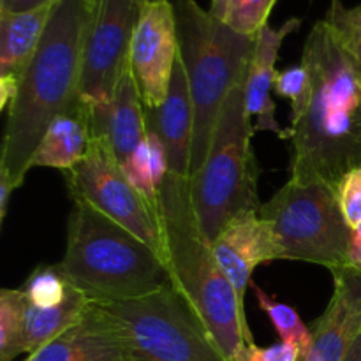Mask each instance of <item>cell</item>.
<instances>
[{"label": "cell", "instance_id": "cell-22", "mask_svg": "<svg viewBox=\"0 0 361 361\" xmlns=\"http://www.w3.org/2000/svg\"><path fill=\"white\" fill-rule=\"evenodd\" d=\"M27 300L21 289L0 291V361H13L25 355L23 317Z\"/></svg>", "mask_w": 361, "mask_h": 361}, {"label": "cell", "instance_id": "cell-35", "mask_svg": "<svg viewBox=\"0 0 361 361\" xmlns=\"http://www.w3.org/2000/svg\"><path fill=\"white\" fill-rule=\"evenodd\" d=\"M90 2H94V4H95V2H97V0H90Z\"/></svg>", "mask_w": 361, "mask_h": 361}, {"label": "cell", "instance_id": "cell-3", "mask_svg": "<svg viewBox=\"0 0 361 361\" xmlns=\"http://www.w3.org/2000/svg\"><path fill=\"white\" fill-rule=\"evenodd\" d=\"M159 214L171 284L189 302L221 351L233 361L254 338L245 305L201 233L190 196V176L168 173L159 189Z\"/></svg>", "mask_w": 361, "mask_h": 361}, {"label": "cell", "instance_id": "cell-5", "mask_svg": "<svg viewBox=\"0 0 361 361\" xmlns=\"http://www.w3.org/2000/svg\"><path fill=\"white\" fill-rule=\"evenodd\" d=\"M180 59L189 80L194 109L190 176L200 171L212 145L215 123L233 88L249 74L256 37L233 30L194 0H171Z\"/></svg>", "mask_w": 361, "mask_h": 361}, {"label": "cell", "instance_id": "cell-7", "mask_svg": "<svg viewBox=\"0 0 361 361\" xmlns=\"http://www.w3.org/2000/svg\"><path fill=\"white\" fill-rule=\"evenodd\" d=\"M259 215L270 224L281 259L305 261L330 271L348 267L351 228L342 217L335 187L289 180Z\"/></svg>", "mask_w": 361, "mask_h": 361}, {"label": "cell", "instance_id": "cell-20", "mask_svg": "<svg viewBox=\"0 0 361 361\" xmlns=\"http://www.w3.org/2000/svg\"><path fill=\"white\" fill-rule=\"evenodd\" d=\"M90 303V300L76 288L71 289L69 296L60 305L48 309H39L27 302L23 317L25 355H34L35 351L60 337L63 331L73 328L85 316Z\"/></svg>", "mask_w": 361, "mask_h": 361}, {"label": "cell", "instance_id": "cell-26", "mask_svg": "<svg viewBox=\"0 0 361 361\" xmlns=\"http://www.w3.org/2000/svg\"><path fill=\"white\" fill-rule=\"evenodd\" d=\"M275 2L277 0H231L224 21L233 30L256 37L257 32L268 23Z\"/></svg>", "mask_w": 361, "mask_h": 361}, {"label": "cell", "instance_id": "cell-9", "mask_svg": "<svg viewBox=\"0 0 361 361\" xmlns=\"http://www.w3.org/2000/svg\"><path fill=\"white\" fill-rule=\"evenodd\" d=\"M62 175L73 203L80 201L88 204L116 224L123 226L166 263L159 208L152 207L134 189L106 141L92 137L83 161Z\"/></svg>", "mask_w": 361, "mask_h": 361}, {"label": "cell", "instance_id": "cell-32", "mask_svg": "<svg viewBox=\"0 0 361 361\" xmlns=\"http://www.w3.org/2000/svg\"><path fill=\"white\" fill-rule=\"evenodd\" d=\"M18 187L14 183H11L9 180L0 176V222L6 221L7 210H9V201L11 196L14 194Z\"/></svg>", "mask_w": 361, "mask_h": 361}, {"label": "cell", "instance_id": "cell-4", "mask_svg": "<svg viewBox=\"0 0 361 361\" xmlns=\"http://www.w3.org/2000/svg\"><path fill=\"white\" fill-rule=\"evenodd\" d=\"M56 267L92 303L145 298L171 284L166 263L147 243L80 201H74L66 254Z\"/></svg>", "mask_w": 361, "mask_h": 361}, {"label": "cell", "instance_id": "cell-36", "mask_svg": "<svg viewBox=\"0 0 361 361\" xmlns=\"http://www.w3.org/2000/svg\"><path fill=\"white\" fill-rule=\"evenodd\" d=\"M143 2H150V0H143Z\"/></svg>", "mask_w": 361, "mask_h": 361}, {"label": "cell", "instance_id": "cell-30", "mask_svg": "<svg viewBox=\"0 0 361 361\" xmlns=\"http://www.w3.org/2000/svg\"><path fill=\"white\" fill-rule=\"evenodd\" d=\"M348 267L361 270V224L351 231L348 247Z\"/></svg>", "mask_w": 361, "mask_h": 361}, {"label": "cell", "instance_id": "cell-11", "mask_svg": "<svg viewBox=\"0 0 361 361\" xmlns=\"http://www.w3.org/2000/svg\"><path fill=\"white\" fill-rule=\"evenodd\" d=\"M178 30L171 0L141 2L130 41L129 66L141 101L148 108L166 101L178 60Z\"/></svg>", "mask_w": 361, "mask_h": 361}, {"label": "cell", "instance_id": "cell-2", "mask_svg": "<svg viewBox=\"0 0 361 361\" xmlns=\"http://www.w3.org/2000/svg\"><path fill=\"white\" fill-rule=\"evenodd\" d=\"M95 4L55 0L41 44L7 109L0 176L21 187L49 123L80 101L83 48Z\"/></svg>", "mask_w": 361, "mask_h": 361}, {"label": "cell", "instance_id": "cell-24", "mask_svg": "<svg viewBox=\"0 0 361 361\" xmlns=\"http://www.w3.org/2000/svg\"><path fill=\"white\" fill-rule=\"evenodd\" d=\"M324 21L361 69V4L345 7L342 0H331Z\"/></svg>", "mask_w": 361, "mask_h": 361}, {"label": "cell", "instance_id": "cell-6", "mask_svg": "<svg viewBox=\"0 0 361 361\" xmlns=\"http://www.w3.org/2000/svg\"><path fill=\"white\" fill-rule=\"evenodd\" d=\"M247 80L236 85L219 113L210 150L190 176V196L201 233L210 243L231 219L259 212L257 168L252 150L254 122L247 108Z\"/></svg>", "mask_w": 361, "mask_h": 361}, {"label": "cell", "instance_id": "cell-34", "mask_svg": "<svg viewBox=\"0 0 361 361\" xmlns=\"http://www.w3.org/2000/svg\"><path fill=\"white\" fill-rule=\"evenodd\" d=\"M344 361H361V331L356 337V341L353 342L351 349H349L348 356H345Z\"/></svg>", "mask_w": 361, "mask_h": 361}, {"label": "cell", "instance_id": "cell-31", "mask_svg": "<svg viewBox=\"0 0 361 361\" xmlns=\"http://www.w3.org/2000/svg\"><path fill=\"white\" fill-rule=\"evenodd\" d=\"M49 2H55V0H0V11L20 13V11L35 9V7H41Z\"/></svg>", "mask_w": 361, "mask_h": 361}, {"label": "cell", "instance_id": "cell-12", "mask_svg": "<svg viewBox=\"0 0 361 361\" xmlns=\"http://www.w3.org/2000/svg\"><path fill=\"white\" fill-rule=\"evenodd\" d=\"M331 275L334 295L310 326L312 342L298 361H344L361 331V270L345 267Z\"/></svg>", "mask_w": 361, "mask_h": 361}, {"label": "cell", "instance_id": "cell-18", "mask_svg": "<svg viewBox=\"0 0 361 361\" xmlns=\"http://www.w3.org/2000/svg\"><path fill=\"white\" fill-rule=\"evenodd\" d=\"M302 20L291 18L282 27L274 28L270 23L264 25L256 35L252 60L247 74V108L254 120V130H268L277 134L282 140H289V130H284L275 116V102L271 99L275 76H277V59L282 42L289 34L300 27Z\"/></svg>", "mask_w": 361, "mask_h": 361}, {"label": "cell", "instance_id": "cell-10", "mask_svg": "<svg viewBox=\"0 0 361 361\" xmlns=\"http://www.w3.org/2000/svg\"><path fill=\"white\" fill-rule=\"evenodd\" d=\"M143 0H97L83 48L80 99L88 106L109 101L129 66L130 41Z\"/></svg>", "mask_w": 361, "mask_h": 361}, {"label": "cell", "instance_id": "cell-1", "mask_svg": "<svg viewBox=\"0 0 361 361\" xmlns=\"http://www.w3.org/2000/svg\"><path fill=\"white\" fill-rule=\"evenodd\" d=\"M302 66L309 74L305 109L291 120V182L326 183L361 166V69L326 21L307 35Z\"/></svg>", "mask_w": 361, "mask_h": 361}, {"label": "cell", "instance_id": "cell-33", "mask_svg": "<svg viewBox=\"0 0 361 361\" xmlns=\"http://www.w3.org/2000/svg\"><path fill=\"white\" fill-rule=\"evenodd\" d=\"M229 4H231V0H210V9L208 11H210L214 16L224 20L226 13H228L229 9Z\"/></svg>", "mask_w": 361, "mask_h": 361}, {"label": "cell", "instance_id": "cell-19", "mask_svg": "<svg viewBox=\"0 0 361 361\" xmlns=\"http://www.w3.org/2000/svg\"><path fill=\"white\" fill-rule=\"evenodd\" d=\"M92 120L88 106L78 101L67 111L60 113L48 126L30 168H51L66 173L80 164L90 148Z\"/></svg>", "mask_w": 361, "mask_h": 361}, {"label": "cell", "instance_id": "cell-14", "mask_svg": "<svg viewBox=\"0 0 361 361\" xmlns=\"http://www.w3.org/2000/svg\"><path fill=\"white\" fill-rule=\"evenodd\" d=\"M30 361H133L122 324L99 303H90L85 316L46 344Z\"/></svg>", "mask_w": 361, "mask_h": 361}, {"label": "cell", "instance_id": "cell-21", "mask_svg": "<svg viewBox=\"0 0 361 361\" xmlns=\"http://www.w3.org/2000/svg\"><path fill=\"white\" fill-rule=\"evenodd\" d=\"M250 288L256 293V300L259 309L268 316V319L274 324L275 331L281 337V342H288L295 348L300 349V353H305L312 342V330L305 324L302 316L295 307L288 305L284 302H279L274 296L268 295L267 291L259 288L257 284H250Z\"/></svg>", "mask_w": 361, "mask_h": 361}, {"label": "cell", "instance_id": "cell-29", "mask_svg": "<svg viewBox=\"0 0 361 361\" xmlns=\"http://www.w3.org/2000/svg\"><path fill=\"white\" fill-rule=\"evenodd\" d=\"M300 356V349L288 342H277L268 348H261L252 342L247 344L233 361H298Z\"/></svg>", "mask_w": 361, "mask_h": 361}, {"label": "cell", "instance_id": "cell-16", "mask_svg": "<svg viewBox=\"0 0 361 361\" xmlns=\"http://www.w3.org/2000/svg\"><path fill=\"white\" fill-rule=\"evenodd\" d=\"M88 106V104H87ZM94 137L106 141L120 166L147 137L145 104L136 87L130 66L123 71L109 101L88 106Z\"/></svg>", "mask_w": 361, "mask_h": 361}, {"label": "cell", "instance_id": "cell-23", "mask_svg": "<svg viewBox=\"0 0 361 361\" xmlns=\"http://www.w3.org/2000/svg\"><path fill=\"white\" fill-rule=\"evenodd\" d=\"M20 289L30 305L48 309L60 305L69 296L73 286L67 282L56 264H41L28 275L23 288Z\"/></svg>", "mask_w": 361, "mask_h": 361}, {"label": "cell", "instance_id": "cell-25", "mask_svg": "<svg viewBox=\"0 0 361 361\" xmlns=\"http://www.w3.org/2000/svg\"><path fill=\"white\" fill-rule=\"evenodd\" d=\"M123 173H126L127 180L133 183L134 189L152 204V207L159 208V183L157 176L154 171V162H152L150 154V143L148 137H145L140 143V147L133 152L126 164L122 166Z\"/></svg>", "mask_w": 361, "mask_h": 361}, {"label": "cell", "instance_id": "cell-27", "mask_svg": "<svg viewBox=\"0 0 361 361\" xmlns=\"http://www.w3.org/2000/svg\"><path fill=\"white\" fill-rule=\"evenodd\" d=\"M274 90L277 92V95L291 101V120L298 118L305 109L310 90L309 74H307L305 67L300 63V66H293L277 73Z\"/></svg>", "mask_w": 361, "mask_h": 361}, {"label": "cell", "instance_id": "cell-37", "mask_svg": "<svg viewBox=\"0 0 361 361\" xmlns=\"http://www.w3.org/2000/svg\"><path fill=\"white\" fill-rule=\"evenodd\" d=\"M25 361H30V360H28V358H27V360H25Z\"/></svg>", "mask_w": 361, "mask_h": 361}, {"label": "cell", "instance_id": "cell-28", "mask_svg": "<svg viewBox=\"0 0 361 361\" xmlns=\"http://www.w3.org/2000/svg\"><path fill=\"white\" fill-rule=\"evenodd\" d=\"M335 190L342 217L353 231L361 224V166L345 173Z\"/></svg>", "mask_w": 361, "mask_h": 361}, {"label": "cell", "instance_id": "cell-8", "mask_svg": "<svg viewBox=\"0 0 361 361\" xmlns=\"http://www.w3.org/2000/svg\"><path fill=\"white\" fill-rule=\"evenodd\" d=\"M99 305L122 324L133 361H229L173 284L145 298Z\"/></svg>", "mask_w": 361, "mask_h": 361}, {"label": "cell", "instance_id": "cell-17", "mask_svg": "<svg viewBox=\"0 0 361 361\" xmlns=\"http://www.w3.org/2000/svg\"><path fill=\"white\" fill-rule=\"evenodd\" d=\"M53 4L20 13L0 11V108L9 109L21 76L34 59Z\"/></svg>", "mask_w": 361, "mask_h": 361}, {"label": "cell", "instance_id": "cell-13", "mask_svg": "<svg viewBox=\"0 0 361 361\" xmlns=\"http://www.w3.org/2000/svg\"><path fill=\"white\" fill-rule=\"evenodd\" d=\"M212 249L243 305L254 270L263 263L281 259L270 224L261 219L259 212H243L231 219L212 243Z\"/></svg>", "mask_w": 361, "mask_h": 361}, {"label": "cell", "instance_id": "cell-15", "mask_svg": "<svg viewBox=\"0 0 361 361\" xmlns=\"http://www.w3.org/2000/svg\"><path fill=\"white\" fill-rule=\"evenodd\" d=\"M147 130L155 134L168 157V173L190 176V154L194 137V109L189 80L182 59L176 60L175 73L166 101L161 106H145Z\"/></svg>", "mask_w": 361, "mask_h": 361}]
</instances>
